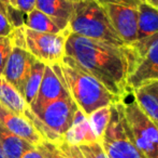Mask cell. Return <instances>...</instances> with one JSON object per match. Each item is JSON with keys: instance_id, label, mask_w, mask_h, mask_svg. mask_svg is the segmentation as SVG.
<instances>
[{"instance_id": "6da1fadb", "label": "cell", "mask_w": 158, "mask_h": 158, "mask_svg": "<svg viewBox=\"0 0 158 158\" xmlns=\"http://www.w3.org/2000/svg\"><path fill=\"white\" fill-rule=\"evenodd\" d=\"M64 55L123 101L131 92L127 86L131 72L127 47L121 48L70 33L64 44Z\"/></svg>"}, {"instance_id": "7a4b0ae2", "label": "cell", "mask_w": 158, "mask_h": 158, "mask_svg": "<svg viewBox=\"0 0 158 158\" xmlns=\"http://www.w3.org/2000/svg\"><path fill=\"white\" fill-rule=\"evenodd\" d=\"M51 67L64 81L70 97L86 117L99 108L123 102L95 77L84 72L71 57L64 55L60 63Z\"/></svg>"}, {"instance_id": "3957f363", "label": "cell", "mask_w": 158, "mask_h": 158, "mask_svg": "<svg viewBox=\"0 0 158 158\" xmlns=\"http://www.w3.org/2000/svg\"><path fill=\"white\" fill-rule=\"evenodd\" d=\"M68 29L72 34L85 38L121 48L126 47L115 32L106 9L97 0L73 1V10Z\"/></svg>"}, {"instance_id": "277c9868", "label": "cell", "mask_w": 158, "mask_h": 158, "mask_svg": "<svg viewBox=\"0 0 158 158\" xmlns=\"http://www.w3.org/2000/svg\"><path fill=\"white\" fill-rule=\"evenodd\" d=\"M77 111V105L72 97H69L55 100L40 107L29 108L27 106L25 117L42 139L58 144L72 127Z\"/></svg>"}, {"instance_id": "5b68a950", "label": "cell", "mask_w": 158, "mask_h": 158, "mask_svg": "<svg viewBox=\"0 0 158 158\" xmlns=\"http://www.w3.org/2000/svg\"><path fill=\"white\" fill-rule=\"evenodd\" d=\"M69 29L58 34L39 33L25 26L14 28L11 36L14 46L21 47L30 53L35 60L45 65L60 63L64 56V44Z\"/></svg>"}, {"instance_id": "8992f818", "label": "cell", "mask_w": 158, "mask_h": 158, "mask_svg": "<svg viewBox=\"0 0 158 158\" xmlns=\"http://www.w3.org/2000/svg\"><path fill=\"white\" fill-rule=\"evenodd\" d=\"M110 119L102 137L99 139L109 158H145L137 147L128 128L124 101L110 105Z\"/></svg>"}, {"instance_id": "52a82bcc", "label": "cell", "mask_w": 158, "mask_h": 158, "mask_svg": "<svg viewBox=\"0 0 158 158\" xmlns=\"http://www.w3.org/2000/svg\"><path fill=\"white\" fill-rule=\"evenodd\" d=\"M128 128L137 147L145 158H158V128L152 122L135 100L124 103Z\"/></svg>"}, {"instance_id": "ba28073f", "label": "cell", "mask_w": 158, "mask_h": 158, "mask_svg": "<svg viewBox=\"0 0 158 158\" xmlns=\"http://www.w3.org/2000/svg\"><path fill=\"white\" fill-rule=\"evenodd\" d=\"M138 14L137 40L127 47L130 61V74L148 48L158 40V11L145 2H141L138 7Z\"/></svg>"}, {"instance_id": "9c48e42d", "label": "cell", "mask_w": 158, "mask_h": 158, "mask_svg": "<svg viewBox=\"0 0 158 158\" xmlns=\"http://www.w3.org/2000/svg\"><path fill=\"white\" fill-rule=\"evenodd\" d=\"M35 61L37 60L28 51L14 46L4 66L2 76L22 97Z\"/></svg>"}, {"instance_id": "30bf717a", "label": "cell", "mask_w": 158, "mask_h": 158, "mask_svg": "<svg viewBox=\"0 0 158 158\" xmlns=\"http://www.w3.org/2000/svg\"><path fill=\"white\" fill-rule=\"evenodd\" d=\"M108 13L115 32L129 47L137 40L138 33V8L121 6L115 3H102Z\"/></svg>"}, {"instance_id": "8fae6325", "label": "cell", "mask_w": 158, "mask_h": 158, "mask_svg": "<svg viewBox=\"0 0 158 158\" xmlns=\"http://www.w3.org/2000/svg\"><path fill=\"white\" fill-rule=\"evenodd\" d=\"M153 81H158V40L148 48L144 56L127 78V86L132 92Z\"/></svg>"}, {"instance_id": "7c38bea8", "label": "cell", "mask_w": 158, "mask_h": 158, "mask_svg": "<svg viewBox=\"0 0 158 158\" xmlns=\"http://www.w3.org/2000/svg\"><path fill=\"white\" fill-rule=\"evenodd\" d=\"M0 124L16 137L25 140L29 144L37 146L43 141L35 127L26 117L19 116L0 103Z\"/></svg>"}, {"instance_id": "4fadbf2b", "label": "cell", "mask_w": 158, "mask_h": 158, "mask_svg": "<svg viewBox=\"0 0 158 158\" xmlns=\"http://www.w3.org/2000/svg\"><path fill=\"white\" fill-rule=\"evenodd\" d=\"M69 97L70 94H69L64 81L57 76L56 73L53 70V68L50 65H46L37 97L28 107H40V106L55 101V100L64 99V97Z\"/></svg>"}, {"instance_id": "5bb4252c", "label": "cell", "mask_w": 158, "mask_h": 158, "mask_svg": "<svg viewBox=\"0 0 158 158\" xmlns=\"http://www.w3.org/2000/svg\"><path fill=\"white\" fill-rule=\"evenodd\" d=\"M35 9L46 14L61 30H67L73 10L72 0H35Z\"/></svg>"}, {"instance_id": "9a60e30c", "label": "cell", "mask_w": 158, "mask_h": 158, "mask_svg": "<svg viewBox=\"0 0 158 158\" xmlns=\"http://www.w3.org/2000/svg\"><path fill=\"white\" fill-rule=\"evenodd\" d=\"M64 140L73 145H81V144H87L98 141L87 117L80 110L75 114L72 127L66 133Z\"/></svg>"}, {"instance_id": "2e32d148", "label": "cell", "mask_w": 158, "mask_h": 158, "mask_svg": "<svg viewBox=\"0 0 158 158\" xmlns=\"http://www.w3.org/2000/svg\"><path fill=\"white\" fill-rule=\"evenodd\" d=\"M33 145L16 137L0 124V148L6 158H21L26 151Z\"/></svg>"}, {"instance_id": "e0dca14e", "label": "cell", "mask_w": 158, "mask_h": 158, "mask_svg": "<svg viewBox=\"0 0 158 158\" xmlns=\"http://www.w3.org/2000/svg\"><path fill=\"white\" fill-rule=\"evenodd\" d=\"M0 103L19 116L25 117L27 108L25 100L0 74Z\"/></svg>"}, {"instance_id": "ac0fdd59", "label": "cell", "mask_w": 158, "mask_h": 158, "mask_svg": "<svg viewBox=\"0 0 158 158\" xmlns=\"http://www.w3.org/2000/svg\"><path fill=\"white\" fill-rule=\"evenodd\" d=\"M24 26L29 29L35 30L39 33H50V34H58L61 30L50 17L43 12L37 10H32L29 12L24 20Z\"/></svg>"}, {"instance_id": "d6986e66", "label": "cell", "mask_w": 158, "mask_h": 158, "mask_svg": "<svg viewBox=\"0 0 158 158\" xmlns=\"http://www.w3.org/2000/svg\"><path fill=\"white\" fill-rule=\"evenodd\" d=\"M45 66H46L45 64L38 61V60L32 65L31 73H30L27 82H26L25 89H24V94H23V99L25 100L27 106H29L35 101V97H37L40 84H41L42 81V77H43L44 74Z\"/></svg>"}, {"instance_id": "ffe728a7", "label": "cell", "mask_w": 158, "mask_h": 158, "mask_svg": "<svg viewBox=\"0 0 158 158\" xmlns=\"http://www.w3.org/2000/svg\"><path fill=\"white\" fill-rule=\"evenodd\" d=\"M132 93L140 108L158 128V101L144 88L133 90Z\"/></svg>"}, {"instance_id": "44dd1931", "label": "cell", "mask_w": 158, "mask_h": 158, "mask_svg": "<svg viewBox=\"0 0 158 158\" xmlns=\"http://www.w3.org/2000/svg\"><path fill=\"white\" fill-rule=\"evenodd\" d=\"M110 106H106V107L95 111L93 114H90L87 117L90 127H92L95 135L97 137L98 141H99V139L102 137L104 130H106V124H108L109 119H110Z\"/></svg>"}, {"instance_id": "7402d4cb", "label": "cell", "mask_w": 158, "mask_h": 158, "mask_svg": "<svg viewBox=\"0 0 158 158\" xmlns=\"http://www.w3.org/2000/svg\"><path fill=\"white\" fill-rule=\"evenodd\" d=\"M84 158H109L99 141L77 145Z\"/></svg>"}, {"instance_id": "603a6c76", "label": "cell", "mask_w": 158, "mask_h": 158, "mask_svg": "<svg viewBox=\"0 0 158 158\" xmlns=\"http://www.w3.org/2000/svg\"><path fill=\"white\" fill-rule=\"evenodd\" d=\"M35 147L44 158H69L56 144L45 141V140H43Z\"/></svg>"}, {"instance_id": "cb8c5ba5", "label": "cell", "mask_w": 158, "mask_h": 158, "mask_svg": "<svg viewBox=\"0 0 158 158\" xmlns=\"http://www.w3.org/2000/svg\"><path fill=\"white\" fill-rule=\"evenodd\" d=\"M13 47H14V41H13L11 35L6 37H0V74L1 75L4 70L6 61H8L11 52H12Z\"/></svg>"}, {"instance_id": "d4e9b609", "label": "cell", "mask_w": 158, "mask_h": 158, "mask_svg": "<svg viewBox=\"0 0 158 158\" xmlns=\"http://www.w3.org/2000/svg\"><path fill=\"white\" fill-rule=\"evenodd\" d=\"M59 148L67 155L69 158H84V156L82 155L81 151H80L79 146L77 145H73V144L68 143L67 141L63 140L61 142H59L58 144H56Z\"/></svg>"}, {"instance_id": "484cf974", "label": "cell", "mask_w": 158, "mask_h": 158, "mask_svg": "<svg viewBox=\"0 0 158 158\" xmlns=\"http://www.w3.org/2000/svg\"><path fill=\"white\" fill-rule=\"evenodd\" d=\"M12 7L27 15L35 9V0H12Z\"/></svg>"}, {"instance_id": "4316f807", "label": "cell", "mask_w": 158, "mask_h": 158, "mask_svg": "<svg viewBox=\"0 0 158 158\" xmlns=\"http://www.w3.org/2000/svg\"><path fill=\"white\" fill-rule=\"evenodd\" d=\"M13 30H14V26L11 24L10 20L8 19L3 10L0 8V37L9 36Z\"/></svg>"}, {"instance_id": "83f0119b", "label": "cell", "mask_w": 158, "mask_h": 158, "mask_svg": "<svg viewBox=\"0 0 158 158\" xmlns=\"http://www.w3.org/2000/svg\"><path fill=\"white\" fill-rule=\"evenodd\" d=\"M72 1H77V0H72ZM99 3H115V4H121V6L131 7V8H138L139 4L141 3V0H97Z\"/></svg>"}, {"instance_id": "f1b7e54d", "label": "cell", "mask_w": 158, "mask_h": 158, "mask_svg": "<svg viewBox=\"0 0 158 158\" xmlns=\"http://www.w3.org/2000/svg\"><path fill=\"white\" fill-rule=\"evenodd\" d=\"M142 88L145 89L148 93H151V94L158 101V81H153V82H151V84H146V86L142 87Z\"/></svg>"}, {"instance_id": "f546056e", "label": "cell", "mask_w": 158, "mask_h": 158, "mask_svg": "<svg viewBox=\"0 0 158 158\" xmlns=\"http://www.w3.org/2000/svg\"><path fill=\"white\" fill-rule=\"evenodd\" d=\"M21 158H44V157L42 156L41 153L37 150V147L33 146V147H31L30 150L26 151V152L22 155Z\"/></svg>"}, {"instance_id": "4dcf8cb0", "label": "cell", "mask_w": 158, "mask_h": 158, "mask_svg": "<svg viewBox=\"0 0 158 158\" xmlns=\"http://www.w3.org/2000/svg\"><path fill=\"white\" fill-rule=\"evenodd\" d=\"M0 8L3 10V12L8 13V10L10 8H13L12 7V0H0Z\"/></svg>"}, {"instance_id": "1f68e13d", "label": "cell", "mask_w": 158, "mask_h": 158, "mask_svg": "<svg viewBox=\"0 0 158 158\" xmlns=\"http://www.w3.org/2000/svg\"><path fill=\"white\" fill-rule=\"evenodd\" d=\"M143 2L148 3V6H151L156 11H158V0H143Z\"/></svg>"}, {"instance_id": "d6a6232c", "label": "cell", "mask_w": 158, "mask_h": 158, "mask_svg": "<svg viewBox=\"0 0 158 158\" xmlns=\"http://www.w3.org/2000/svg\"><path fill=\"white\" fill-rule=\"evenodd\" d=\"M0 158H6V155L3 154V152H2V150L0 148Z\"/></svg>"}, {"instance_id": "836d02e7", "label": "cell", "mask_w": 158, "mask_h": 158, "mask_svg": "<svg viewBox=\"0 0 158 158\" xmlns=\"http://www.w3.org/2000/svg\"><path fill=\"white\" fill-rule=\"evenodd\" d=\"M141 1H142V2H143V0H141Z\"/></svg>"}]
</instances>
